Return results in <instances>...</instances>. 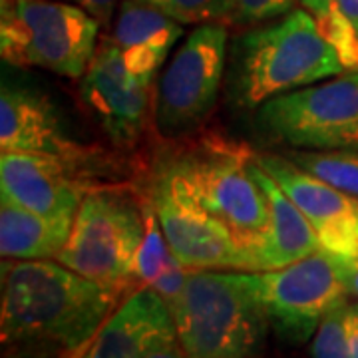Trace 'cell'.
Returning a JSON list of instances; mask_svg holds the SVG:
<instances>
[{
	"mask_svg": "<svg viewBox=\"0 0 358 358\" xmlns=\"http://www.w3.org/2000/svg\"><path fill=\"white\" fill-rule=\"evenodd\" d=\"M346 338L350 358H358V303H348L346 307Z\"/></svg>",
	"mask_w": 358,
	"mask_h": 358,
	"instance_id": "f1b7e54d",
	"label": "cell"
},
{
	"mask_svg": "<svg viewBox=\"0 0 358 358\" xmlns=\"http://www.w3.org/2000/svg\"><path fill=\"white\" fill-rule=\"evenodd\" d=\"M143 217H145V235L141 241L140 253L136 259V285L138 289L150 287L162 275V271L171 259L164 229L152 203V197H143Z\"/></svg>",
	"mask_w": 358,
	"mask_h": 358,
	"instance_id": "44dd1931",
	"label": "cell"
},
{
	"mask_svg": "<svg viewBox=\"0 0 358 358\" xmlns=\"http://www.w3.org/2000/svg\"><path fill=\"white\" fill-rule=\"evenodd\" d=\"M2 2H4V0H2Z\"/></svg>",
	"mask_w": 358,
	"mask_h": 358,
	"instance_id": "1f68e13d",
	"label": "cell"
},
{
	"mask_svg": "<svg viewBox=\"0 0 358 358\" xmlns=\"http://www.w3.org/2000/svg\"><path fill=\"white\" fill-rule=\"evenodd\" d=\"M187 275H189V268L183 267L178 259L171 255L166 268H164L162 275L150 285V289H154L155 293L166 301L167 307H171V305L176 303V299L181 294V291H183L185 281H187Z\"/></svg>",
	"mask_w": 358,
	"mask_h": 358,
	"instance_id": "d4e9b609",
	"label": "cell"
},
{
	"mask_svg": "<svg viewBox=\"0 0 358 358\" xmlns=\"http://www.w3.org/2000/svg\"><path fill=\"white\" fill-rule=\"evenodd\" d=\"M185 181L193 197L243 247L249 273L253 251L268 229V201L253 173L255 154L233 140L205 136L162 159Z\"/></svg>",
	"mask_w": 358,
	"mask_h": 358,
	"instance_id": "277c9868",
	"label": "cell"
},
{
	"mask_svg": "<svg viewBox=\"0 0 358 358\" xmlns=\"http://www.w3.org/2000/svg\"><path fill=\"white\" fill-rule=\"evenodd\" d=\"M358 32V0H329Z\"/></svg>",
	"mask_w": 358,
	"mask_h": 358,
	"instance_id": "f546056e",
	"label": "cell"
},
{
	"mask_svg": "<svg viewBox=\"0 0 358 358\" xmlns=\"http://www.w3.org/2000/svg\"><path fill=\"white\" fill-rule=\"evenodd\" d=\"M303 8L315 16L320 34L327 38L345 68V72L358 70V32L329 0H301Z\"/></svg>",
	"mask_w": 358,
	"mask_h": 358,
	"instance_id": "ffe728a7",
	"label": "cell"
},
{
	"mask_svg": "<svg viewBox=\"0 0 358 358\" xmlns=\"http://www.w3.org/2000/svg\"><path fill=\"white\" fill-rule=\"evenodd\" d=\"M166 13L179 24H211L229 22L233 18L231 0H145Z\"/></svg>",
	"mask_w": 358,
	"mask_h": 358,
	"instance_id": "7402d4cb",
	"label": "cell"
},
{
	"mask_svg": "<svg viewBox=\"0 0 358 358\" xmlns=\"http://www.w3.org/2000/svg\"><path fill=\"white\" fill-rule=\"evenodd\" d=\"M74 217H46L22 205L2 199L0 255L2 259H56L70 237Z\"/></svg>",
	"mask_w": 358,
	"mask_h": 358,
	"instance_id": "ac0fdd59",
	"label": "cell"
},
{
	"mask_svg": "<svg viewBox=\"0 0 358 358\" xmlns=\"http://www.w3.org/2000/svg\"><path fill=\"white\" fill-rule=\"evenodd\" d=\"M150 197L171 255L189 271H249L243 247L213 217L185 181L162 159L150 179Z\"/></svg>",
	"mask_w": 358,
	"mask_h": 358,
	"instance_id": "30bf717a",
	"label": "cell"
},
{
	"mask_svg": "<svg viewBox=\"0 0 358 358\" xmlns=\"http://www.w3.org/2000/svg\"><path fill=\"white\" fill-rule=\"evenodd\" d=\"M255 159L305 213L324 249L358 257V197L310 176L287 155L259 154Z\"/></svg>",
	"mask_w": 358,
	"mask_h": 358,
	"instance_id": "4fadbf2b",
	"label": "cell"
},
{
	"mask_svg": "<svg viewBox=\"0 0 358 358\" xmlns=\"http://www.w3.org/2000/svg\"><path fill=\"white\" fill-rule=\"evenodd\" d=\"M346 307L348 299L334 305L313 336L310 357L313 358H350L348 338H346Z\"/></svg>",
	"mask_w": 358,
	"mask_h": 358,
	"instance_id": "603a6c76",
	"label": "cell"
},
{
	"mask_svg": "<svg viewBox=\"0 0 358 358\" xmlns=\"http://www.w3.org/2000/svg\"><path fill=\"white\" fill-rule=\"evenodd\" d=\"M100 22L64 0H4L0 22L2 60L82 78L96 52Z\"/></svg>",
	"mask_w": 358,
	"mask_h": 358,
	"instance_id": "8992f818",
	"label": "cell"
},
{
	"mask_svg": "<svg viewBox=\"0 0 358 358\" xmlns=\"http://www.w3.org/2000/svg\"><path fill=\"white\" fill-rule=\"evenodd\" d=\"M227 56V28L199 24L173 54L155 94V126L166 138L197 129L217 100Z\"/></svg>",
	"mask_w": 358,
	"mask_h": 358,
	"instance_id": "9c48e42d",
	"label": "cell"
},
{
	"mask_svg": "<svg viewBox=\"0 0 358 358\" xmlns=\"http://www.w3.org/2000/svg\"><path fill=\"white\" fill-rule=\"evenodd\" d=\"M181 34V24L150 2L122 0L110 38L122 50L134 74L154 80Z\"/></svg>",
	"mask_w": 358,
	"mask_h": 358,
	"instance_id": "e0dca14e",
	"label": "cell"
},
{
	"mask_svg": "<svg viewBox=\"0 0 358 358\" xmlns=\"http://www.w3.org/2000/svg\"><path fill=\"white\" fill-rule=\"evenodd\" d=\"M187 358H261L271 320L249 271H189L169 307Z\"/></svg>",
	"mask_w": 358,
	"mask_h": 358,
	"instance_id": "7a4b0ae2",
	"label": "cell"
},
{
	"mask_svg": "<svg viewBox=\"0 0 358 358\" xmlns=\"http://www.w3.org/2000/svg\"><path fill=\"white\" fill-rule=\"evenodd\" d=\"M259 122L294 150L358 145V70L271 98L261 106Z\"/></svg>",
	"mask_w": 358,
	"mask_h": 358,
	"instance_id": "52a82bcc",
	"label": "cell"
},
{
	"mask_svg": "<svg viewBox=\"0 0 358 358\" xmlns=\"http://www.w3.org/2000/svg\"><path fill=\"white\" fill-rule=\"evenodd\" d=\"M253 173L267 195L271 221L267 233L253 251L251 273L287 267L319 251L322 245L310 221L257 159L253 162Z\"/></svg>",
	"mask_w": 358,
	"mask_h": 358,
	"instance_id": "2e32d148",
	"label": "cell"
},
{
	"mask_svg": "<svg viewBox=\"0 0 358 358\" xmlns=\"http://www.w3.org/2000/svg\"><path fill=\"white\" fill-rule=\"evenodd\" d=\"M145 235L143 199L128 187H92L56 261L126 299L138 291L136 259Z\"/></svg>",
	"mask_w": 358,
	"mask_h": 358,
	"instance_id": "5b68a950",
	"label": "cell"
},
{
	"mask_svg": "<svg viewBox=\"0 0 358 358\" xmlns=\"http://www.w3.org/2000/svg\"><path fill=\"white\" fill-rule=\"evenodd\" d=\"M0 150L56 155L78 164L98 166L94 150L68 136L62 117L50 98L18 86H2Z\"/></svg>",
	"mask_w": 358,
	"mask_h": 358,
	"instance_id": "5bb4252c",
	"label": "cell"
},
{
	"mask_svg": "<svg viewBox=\"0 0 358 358\" xmlns=\"http://www.w3.org/2000/svg\"><path fill=\"white\" fill-rule=\"evenodd\" d=\"M341 259V271H343V279L348 296L358 299V257H345L338 255Z\"/></svg>",
	"mask_w": 358,
	"mask_h": 358,
	"instance_id": "83f0119b",
	"label": "cell"
},
{
	"mask_svg": "<svg viewBox=\"0 0 358 358\" xmlns=\"http://www.w3.org/2000/svg\"><path fill=\"white\" fill-rule=\"evenodd\" d=\"M176 334L166 301L150 287L128 294L80 358H145L164 338Z\"/></svg>",
	"mask_w": 358,
	"mask_h": 358,
	"instance_id": "9a60e30c",
	"label": "cell"
},
{
	"mask_svg": "<svg viewBox=\"0 0 358 358\" xmlns=\"http://www.w3.org/2000/svg\"><path fill=\"white\" fill-rule=\"evenodd\" d=\"M122 301L62 263L4 259L2 346L80 358Z\"/></svg>",
	"mask_w": 358,
	"mask_h": 358,
	"instance_id": "6da1fadb",
	"label": "cell"
},
{
	"mask_svg": "<svg viewBox=\"0 0 358 358\" xmlns=\"http://www.w3.org/2000/svg\"><path fill=\"white\" fill-rule=\"evenodd\" d=\"M145 358H187V352L183 350V346H181L178 338V333H176L171 334V336H167V338H164L162 343H157L148 352Z\"/></svg>",
	"mask_w": 358,
	"mask_h": 358,
	"instance_id": "4316f807",
	"label": "cell"
},
{
	"mask_svg": "<svg viewBox=\"0 0 358 358\" xmlns=\"http://www.w3.org/2000/svg\"><path fill=\"white\" fill-rule=\"evenodd\" d=\"M334 48L320 34L307 8H294L281 20L247 32L239 40L233 66L235 100L257 108L294 90L343 74Z\"/></svg>",
	"mask_w": 358,
	"mask_h": 358,
	"instance_id": "3957f363",
	"label": "cell"
},
{
	"mask_svg": "<svg viewBox=\"0 0 358 358\" xmlns=\"http://www.w3.org/2000/svg\"><path fill=\"white\" fill-rule=\"evenodd\" d=\"M152 80L129 70L122 50L103 38L80 82V100L114 145L131 148L148 126Z\"/></svg>",
	"mask_w": 358,
	"mask_h": 358,
	"instance_id": "8fae6325",
	"label": "cell"
},
{
	"mask_svg": "<svg viewBox=\"0 0 358 358\" xmlns=\"http://www.w3.org/2000/svg\"><path fill=\"white\" fill-rule=\"evenodd\" d=\"M2 358H60L50 352H40V350H24V348H4Z\"/></svg>",
	"mask_w": 358,
	"mask_h": 358,
	"instance_id": "4dcf8cb0",
	"label": "cell"
},
{
	"mask_svg": "<svg viewBox=\"0 0 358 358\" xmlns=\"http://www.w3.org/2000/svg\"><path fill=\"white\" fill-rule=\"evenodd\" d=\"M253 277L271 327L287 345H305L324 315L348 299L341 259L324 247L287 267L253 273Z\"/></svg>",
	"mask_w": 358,
	"mask_h": 358,
	"instance_id": "ba28073f",
	"label": "cell"
},
{
	"mask_svg": "<svg viewBox=\"0 0 358 358\" xmlns=\"http://www.w3.org/2000/svg\"><path fill=\"white\" fill-rule=\"evenodd\" d=\"M96 167L56 155L2 152V199L46 217H76L84 195L98 187Z\"/></svg>",
	"mask_w": 358,
	"mask_h": 358,
	"instance_id": "7c38bea8",
	"label": "cell"
},
{
	"mask_svg": "<svg viewBox=\"0 0 358 358\" xmlns=\"http://www.w3.org/2000/svg\"><path fill=\"white\" fill-rule=\"evenodd\" d=\"M285 155L310 176L358 197V145L341 150H293Z\"/></svg>",
	"mask_w": 358,
	"mask_h": 358,
	"instance_id": "d6986e66",
	"label": "cell"
},
{
	"mask_svg": "<svg viewBox=\"0 0 358 358\" xmlns=\"http://www.w3.org/2000/svg\"><path fill=\"white\" fill-rule=\"evenodd\" d=\"M70 4H76L82 10H86L90 16H94L100 24H110L115 8L122 0H64Z\"/></svg>",
	"mask_w": 358,
	"mask_h": 358,
	"instance_id": "484cf974",
	"label": "cell"
},
{
	"mask_svg": "<svg viewBox=\"0 0 358 358\" xmlns=\"http://www.w3.org/2000/svg\"><path fill=\"white\" fill-rule=\"evenodd\" d=\"M233 18L231 22L243 26L261 24L294 10L296 0H231Z\"/></svg>",
	"mask_w": 358,
	"mask_h": 358,
	"instance_id": "cb8c5ba5",
	"label": "cell"
}]
</instances>
